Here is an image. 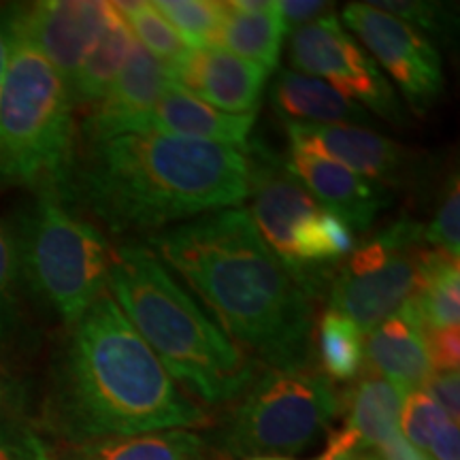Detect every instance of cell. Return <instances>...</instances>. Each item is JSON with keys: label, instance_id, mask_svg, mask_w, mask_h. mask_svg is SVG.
Here are the masks:
<instances>
[{"label": "cell", "instance_id": "6da1fadb", "mask_svg": "<svg viewBox=\"0 0 460 460\" xmlns=\"http://www.w3.org/2000/svg\"><path fill=\"white\" fill-rule=\"evenodd\" d=\"M149 247L216 314L224 335L271 369H307L314 307L261 239L250 211L222 209L164 228Z\"/></svg>", "mask_w": 460, "mask_h": 460}, {"label": "cell", "instance_id": "7a4b0ae2", "mask_svg": "<svg viewBox=\"0 0 460 460\" xmlns=\"http://www.w3.org/2000/svg\"><path fill=\"white\" fill-rule=\"evenodd\" d=\"M79 194L111 233L164 230L247 199L243 149L160 132H126L88 143L62 199Z\"/></svg>", "mask_w": 460, "mask_h": 460}, {"label": "cell", "instance_id": "3957f363", "mask_svg": "<svg viewBox=\"0 0 460 460\" xmlns=\"http://www.w3.org/2000/svg\"><path fill=\"white\" fill-rule=\"evenodd\" d=\"M56 384V420L77 441L197 429L209 416L177 390L163 362L105 292L71 326Z\"/></svg>", "mask_w": 460, "mask_h": 460}, {"label": "cell", "instance_id": "277c9868", "mask_svg": "<svg viewBox=\"0 0 460 460\" xmlns=\"http://www.w3.org/2000/svg\"><path fill=\"white\" fill-rule=\"evenodd\" d=\"M107 292L172 382L200 401L228 402L256 379L254 358L207 318L149 245L126 243L115 252Z\"/></svg>", "mask_w": 460, "mask_h": 460}, {"label": "cell", "instance_id": "5b68a950", "mask_svg": "<svg viewBox=\"0 0 460 460\" xmlns=\"http://www.w3.org/2000/svg\"><path fill=\"white\" fill-rule=\"evenodd\" d=\"M7 73L0 94V183L65 192L75 163L73 99L49 60L4 22Z\"/></svg>", "mask_w": 460, "mask_h": 460}, {"label": "cell", "instance_id": "8992f818", "mask_svg": "<svg viewBox=\"0 0 460 460\" xmlns=\"http://www.w3.org/2000/svg\"><path fill=\"white\" fill-rule=\"evenodd\" d=\"M13 239L28 286L65 324L73 326L107 292L111 247L58 190H39Z\"/></svg>", "mask_w": 460, "mask_h": 460}, {"label": "cell", "instance_id": "52a82bcc", "mask_svg": "<svg viewBox=\"0 0 460 460\" xmlns=\"http://www.w3.org/2000/svg\"><path fill=\"white\" fill-rule=\"evenodd\" d=\"M341 411V393L322 373L269 369L247 386L220 446L233 456H290L318 444Z\"/></svg>", "mask_w": 460, "mask_h": 460}, {"label": "cell", "instance_id": "ba28073f", "mask_svg": "<svg viewBox=\"0 0 460 460\" xmlns=\"http://www.w3.org/2000/svg\"><path fill=\"white\" fill-rule=\"evenodd\" d=\"M424 228L399 217L354 247L329 281V307L365 332L394 315L413 296L422 262Z\"/></svg>", "mask_w": 460, "mask_h": 460}, {"label": "cell", "instance_id": "9c48e42d", "mask_svg": "<svg viewBox=\"0 0 460 460\" xmlns=\"http://www.w3.org/2000/svg\"><path fill=\"white\" fill-rule=\"evenodd\" d=\"M290 65L295 73L314 75L320 82L371 109L390 124L405 122V111L393 84L384 77L376 60L345 31L335 13L298 28L290 37Z\"/></svg>", "mask_w": 460, "mask_h": 460}, {"label": "cell", "instance_id": "30bf717a", "mask_svg": "<svg viewBox=\"0 0 460 460\" xmlns=\"http://www.w3.org/2000/svg\"><path fill=\"white\" fill-rule=\"evenodd\" d=\"M343 28L352 31L399 85L411 111L427 113L444 90L439 51L416 28L377 9L371 3H352L343 9Z\"/></svg>", "mask_w": 460, "mask_h": 460}, {"label": "cell", "instance_id": "8fae6325", "mask_svg": "<svg viewBox=\"0 0 460 460\" xmlns=\"http://www.w3.org/2000/svg\"><path fill=\"white\" fill-rule=\"evenodd\" d=\"M113 15V3L45 0L9 11L7 24L20 28L56 68L68 92L85 58Z\"/></svg>", "mask_w": 460, "mask_h": 460}, {"label": "cell", "instance_id": "7c38bea8", "mask_svg": "<svg viewBox=\"0 0 460 460\" xmlns=\"http://www.w3.org/2000/svg\"><path fill=\"white\" fill-rule=\"evenodd\" d=\"M290 147L331 160L354 175L386 188L411 166L410 154L388 137L352 124L286 122Z\"/></svg>", "mask_w": 460, "mask_h": 460}, {"label": "cell", "instance_id": "4fadbf2b", "mask_svg": "<svg viewBox=\"0 0 460 460\" xmlns=\"http://www.w3.org/2000/svg\"><path fill=\"white\" fill-rule=\"evenodd\" d=\"M172 82L188 90L207 105L224 113H256L267 84V68L243 60L230 51L211 48H190L186 56L171 68Z\"/></svg>", "mask_w": 460, "mask_h": 460}, {"label": "cell", "instance_id": "5bb4252c", "mask_svg": "<svg viewBox=\"0 0 460 460\" xmlns=\"http://www.w3.org/2000/svg\"><path fill=\"white\" fill-rule=\"evenodd\" d=\"M171 84V68L135 41L111 88L90 109L84 122L85 139L88 143H99L135 132L143 115L156 105Z\"/></svg>", "mask_w": 460, "mask_h": 460}, {"label": "cell", "instance_id": "9a60e30c", "mask_svg": "<svg viewBox=\"0 0 460 460\" xmlns=\"http://www.w3.org/2000/svg\"><path fill=\"white\" fill-rule=\"evenodd\" d=\"M286 169L303 183L322 209L331 211L349 224L352 230L371 228L376 217L388 205V190L362 180L352 171L331 160L312 156L301 149L290 147L284 160Z\"/></svg>", "mask_w": 460, "mask_h": 460}, {"label": "cell", "instance_id": "2e32d148", "mask_svg": "<svg viewBox=\"0 0 460 460\" xmlns=\"http://www.w3.org/2000/svg\"><path fill=\"white\" fill-rule=\"evenodd\" d=\"M254 122L256 113H224L172 82L156 105L143 115L135 132H160V135L245 149Z\"/></svg>", "mask_w": 460, "mask_h": 460}, {"label": "cell", "instance_id": "e0dca14e", "mask_svg": "<svg viewBox=\"0 0 460 460\" xmlns=\"http://www.w3.org/2000/svg\"><path fill=\"white\" fill-rule=\"evenodd\" d=\"M365 358L369 360L371 373L388 379L401 394L427 386L435 371L410 301L369 332Z\"/></svg>", "mask_w": 460, "mask_h": 460}, {"label": "cell", "instance_id": "ac0fdd59", "mask_svg": "<svg viewBox=\"0 0 460 460\" xmlns=\"http://www.w3.org/2000/svg\"><path fill=\"white\" fill-rule=\"evenodd\" d=\"M402 394L388 379L369 373L356 384L345 427L331 437L324 458L349 450H377L399 433Z\"/></svg>", "mask_w": 460, "mask_h": 460}, {"label": "cell", "instance_id": "d6986e66", "mask_svg": "<svg viewBox=\"0 0 460 460\" xmlns=\"http://www.w3.org/2000/svg\"><path fill=\"white\" fill-rule=\"evenodd\" d=\"M284 24L278 3L271 0H230L224 3V17L217 48L273 71L279 65Z\"/></svg>", "mask_w": 460, "mask_h": 460}, {"label": "cell", "instance_id": "ffe728a7", "mask_svg": "<svg viewBox=\"0 0 460 460\" xmlns=\"http://www.w3.org/2000/svg\"><path fill=\"white\" fill-rule=\"evenodd\" d=\"M271 102L288 122L303 124H362L367 122L365 109L345 99L329 84L315 77L279 71L271 88Z\"/></svg>", "mask_w": 460, "mask_h": 460}, {"label": "cell", "instance_id": "44dd1931", "mask_svg": "<svg viewBox=\"0 0 460 460\" xmlns=\"http://www.w3.org/2000/svg\"><path fill=\"white\" fill-rule=\"evenodd\" d=\"M205 439L192 430L102 437L75 447L71 460H211Z\"/></svg>", "mask_w": 460, "mask_h": 460}, {"label": "cell", "instance_id": "7402d4cb", "mask_svg": "<svg viewBox=\"0 0 460 460\" xmlns=\"http://www.w3.org/2000/svg\"><path fill=\"white\" fill-rule=\"evenodd\" d=\"M420 329H450L460 320L458 258L424 247L418 288L410 298Z\"/></svg>", "mask_w": 460, "mask_h": 460}, {"label": "cell", "instance_id": "603a6c76", "mask_svg": "<svg viewBox=\"0 0 460 460\" xmlns=\"http://www.w3.org/2000/svg\"><path fill=\"white\" fill-rule=\"evenodd\" d=\"M132 43H135V37H132L128 24H126L124 17L119 15V11L113 4L111 20H109L101 39L96 41L94 49L85 58V62L79 68L77 77H75L71 85L73 105L92 109L107 94L115 77L124 68Z\"/></svg>", "mask_w": 460, "mask_h": 460}, {"label": "cell", "instance_id": "cb8c5ba5", "mask_svg": "<svg viewBox=\"0 0 460 460\" xmlns=\"http://www.w3.org/2000/svg\"><path fill=\"white\" fill-rule=\"evenodd\" d=\"M318 360L331 382H349L365 365V335L352 320L326 312L318 322Z\"/></svg>", "mask_w": 460, "mask_h": 460}, {"label": "cell", "instance_id": "d4e9b609", "mask_svg": "<svg viewBox=\"0 0 460 460\" xmlns=\"http://www.w3.org/2000/svg\"><path fill=\"white\" fill-rule=\"evenodd\" d=\"M119 15L128 24L130 32L137 34L139 45H143L156 60L172 68L186 56L190 45L180 37V32L169 24V20L154 7V3H113Z\"/></svg>", "mask_w": 460, "mask_h": 460}, {"label": "cell", "instance_id": "484cf974", "mask_svg": "<svg viewBox=\"0 0 460 460\" xmlns=\"http://www.w3.org/2000/svg\"><path fill=\"white\" fill-rule=\"evenodd\" d=\"M190 48L217 45L224 3L217 0H156L154 3Z\"/></svg>", "mask_w": 460, "mask_h": 460}, {"label": "cell", "instance_id": "4316f807", "mask_svg": "<svg viewBox=\"0 0 460 460\" xmlns=\"http://www.w3.org/2000/svg\"><path fill=\"white\" fill-rule=\"evenodd\" d=\"M371 4L399 17L427 39L435 37L450 43L458 31V11L452 4L433 3V0H388V3Z\"/></svg>", "mask_w": 460, "mask_h": 460}, {"label": "cell", "instance_id": "83f0119b", "mask_svg": "<svg viewBox=\"0 0 460 460\" xmlns=\"http://www.w3.org/2000/svg\"><path fill=\"white\" fill-rule=\"evenodd\" d=\"M447 422H452V420L446 416V411L437 405V401L427 393V390L420 388L402 394L399 416L402 439H405L411 447H416L418 452H429L430 441L435 439V435L439 433Z\"/></svg>", "mask_w": 460, "mask_h": 460}, {"label": "cell", "instance_id": "f1b7e54d", "mask_svg": "<svg viewBox=\"0 0 460 460\" xmlns=\"http://www.w3.org/2000/svg\"><path fill=\"white\" fill-rule=\"evenodd\" d=\"M20 279L15 239L0 224V345L13 335L20 322Z\"/></svg>", "mask_w": 460, "mask_h": 460}, {"label": "cell", "instance_id": "f546056e", "mask_svg": "<svg viewBox=\"0 0 460 460\" xmlns=\"http://www.w3.org/2000/svg\"><path fill=\"white\" fill-rule=\"evenodd\" d=\"M424 241L435 250L446 252L454 258L460 254V190L458 175L450 177L444 190V197L437 207L435 220L424 230Z\"/></svg>", "mask_w": 460, "mask_h": 460}, {"label": "cell", "instance_id": "4dcf8cb0", "mask_svg": "<svg viewBox=\"0 0 460 460\" xmlns=\"http://www.w3.org/2000/svg\"><path fill=\"white\" fill-rule=\"evenodd\" d=\"M427 348L430 367L435 373L458 371L460 362V332L458 326L450 329H420Z\"/></svg>", "mask_w": 460, "mask_h": 460}, {"label": "cell", "instance_id": "1f68e13d", "mask_svg": "<svg viewBox=\"0 0 460 460\" xmlns=\"http://www.w3.org/2000/svg\"><path fill=\"white\" fill-rule=\"evenodd\" d=\"M422 390L433 396L437 405L446 411V416L452 422L458 424V413H460V379L458 371H444V373H433L427 382V386Z\"/></svg>", "mask_w": 460, "mask_h": 460}, {"label": "cell", "instance_id": "d6a6232c", "mask_svg": "<svg viewBox=\"0 0 460 460\" xmlns=\"http://www.w3.org/2000/svg\"><path fill=\"white\" fill-rule=\"evenodd\" d=\"M278 7L286 32H295L298 28L332 13L331 3H314V0H307V3H303V0H281Z\"/></svg>", "mask_w": 460, "mask_h": 460}, {"label": "cell", "instance_id": "836d02e7", "mask_svg": "<svg viewBox=\"0 0 460 460\" xmlns=\"http://www.w3.org/2000/svg\"><path fill=\"white\" fill-rule=\"evenodd\" d=\"M22 430H24V424L17 420L11 396L0 393V460H15Z\"/></svg>", "mask_w": 460, "mask_h": 460}, {"label": "cell", "instance_id": "e575fe53", "mask_svg": "<svg viewBox=\"0 0 460 460\" xmlns=\"http://www.w3.org/2000/svg\"><path fill=\"white\" fill-rule=\"evenodd\" d=\"M429 454L433 460H460V435L456 422H447L435 435L429 446Z\"/></svg>", "mask_w": 460, "mask_h": 460}, {"label": "cell", "instance_id": "d590c367", "mask_svg": "<svg viewBox=\"0 0 460 460\" xmlns=\"http://www.w3.org/2000/svg\"><path fill=\"white\" fill-rule=\"evenodd\" d=\"M15 460H56V456L41 437L24 427L20 435V444H17Z\"/></svg>", "mask_w": 460, "mask_h": 460}, {"label": "cell", "instance_id": "8d00e7d4", "mask_svg": "<svg viewBox=\"0 0 460 460\" xmlns=\"http://www.w3.org/2000/svg\"><path fill=\"white\" fill-rule=\"evenodd\" d=\"M7 60H9V43H7V37H4L3 28H0V94H3L4 73H7Z\"/></svg>", "mask_w": 460, "mask_h": 460}, {"label": "cell", "instance_id": "74e56055", "mask_svg": "<svg viewBox=\"0 0 460 460\" xmlns=\"http://www.w3.org/2000/svg\"><path fill=\"white\" fill-rule=\"evenodd\" d=\"M320 460H377V456H376V452H369V450H349V452H343V454H339V456H332V458L320 456Z\"/></svg>", "mask_w": 460, "mask_h": 460}, {"label": "cell", "instance_id": "f35d334b", "mask_svg": "<svg viewBox=\"0 0 460 460\" xmlns=\"http://www.w3.org/2000/svg\"><path fill=\"white\" fill-rule=\"evenodd\" d=\"M250 460H295V458H288V456H256V458H250Z\"/></svg>", "mask_w": 460, "mask_h": 460}]
</instances>
